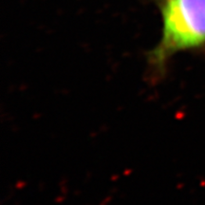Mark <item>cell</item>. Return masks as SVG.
<instances>
[{"label": "cell", "mask_w": 205, "mask_h": 205, "mask_svg": "<svg viewBox=\"0 0 205 205\" xmlns=\"http://www.w3.org/2000/svg\"><path fill=\"white\" fill-rule=\"evenodd\" d=\"M153 1L160 14L161 34L147 53V65L153 78L160 79L176 54L205 50V0Z\"/></svg>", "instance_id": "6da1fadb"}]
</instances>
